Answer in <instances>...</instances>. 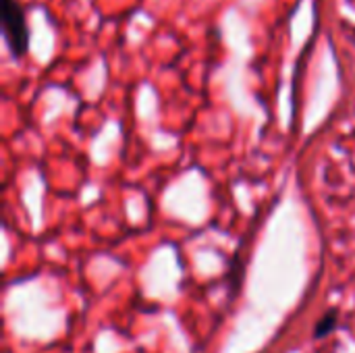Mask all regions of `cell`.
I'll list each match as a JSON object with an SVG mask.
<instances>
[{"label":"cell","instance_id":"cell-2","mask_svg":"<svg viewBox=\"0 0 355 353\" xmlns=\"http://www.w3.org/2000/svg\"><path fill=\"white\" fill-rule=\"evenodd\" d=\"M339 325V312L337 310H329L318 322H316V329H314V337L316 339H327Z\"/></svg>","mask_w":355,"mask_h":353},{"label":"cell","instance_id":"cell-1","mask_svg":"<svg viewBox=\"0 0 355 353\" xmlns=\"http://www.w3.org/2000/svg\"><path fill=\"white\" fill-rule=\"evenodd\" d=\"M2 33L15 58L25 56L29 50V27L23 6L17 0H2Z\"/></svg>","mask_w":355,"mask_h":353},{"label":"cell","instance_id":"cell-3","mask_svg":"<svg viewBox=\"0 0 355 353\" xmlns=\"http://www.w3.org/2000/svg\"><path fill=\"white\" fill-rule=\"evenodd\" d=\"M352 40L355 42V27H354V31H352Z\"/></svg>","mask_w":355,"mask_h":353}]
</instances>
